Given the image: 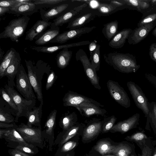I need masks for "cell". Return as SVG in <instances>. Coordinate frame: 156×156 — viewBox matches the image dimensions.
I'll return each mask as SVG.
<instances>
[{
    "label": "cell",
    "instance_id": "484cf974",
    "mask_svg": "<svg viewBox=\"0 0 156 156\" xmlns=\"http://www.w3.org/2000/svg\"><path fill=\"white\" fill-rule=\"evenodd\" d=\"M77 119V115L75 112L70 113L68 111L60 118L59 125L64 130L66 131L76 123Z\"/></svg>",
    "mask_w": 156,
    "mask_h": 156
},
{
    "label": "cell",
    "instance_id": "9a60e30c",
    "mask_svg": "<svg viewBox=\"0 0 156 156\" xmlns=\"http://www.w3.org/2000/svg\"><path fill=\"white\" fill-rule=\"evenodd\" d=\"M140 114L136 113L128 119L120 121L114 125L110 130L113 132H118L122 133L136 128L139 124Z\"/></svg>",
    "mask_w": 156,
    "mask_h": 156
},
{
    "label": "cell",
    "instance_id": "ba28073f",
    "mask_svg": "<svg viewBox=\"0 0 156 156\" xmlns=\"http://www.w3.org/2000/svg\"><path fill=\"white\" fill-rule=\"evenodd\" d=\"M101 16L100 13L97 9L87 6L68 23L66 28L71 30L84 27L95 18Z\"/></svg>",
    "mask_w": 156,
    "mask_h": 156
},
{
    "label": "cell",
    "instance_id": "f1b7e54d",
    "mask_svg": "<svg viewBox=\"0 0 156 156\" xmlns=\"http://www.w3.org/2000/svg\"><path fill=\"white\" fill-rule=\"evenodd\" d=\"M126 140L135 142L140 149L149 140L151 139L148 137L143 130L136 132L131 135L127 136Z\"/></svg>",
    "mask_w": 156,
    "mask_h": 156
},
{
    "label": "cell",
    "instance_id": "8d00e7d4",
    "mask_svg": "<svg viewBox=\"0 0 156 156\" xmlns=\"http://www.w3.org/2000/svg\"><path fill=\"white\" fill-rule=\"evenodd\" d=\"M123 2L128 6L136 8L140 11L145 10L150 7V0H122Z\"/></svg>",
    "mask_w": 156,
    "mask_h": 156
},
{
    "label": "cell",
    "instance_id": "816d5d0a",
    "mask_svg": "<svg viewBox=\"0 0 156 156\" xmlns=\"http://www.w3.org/2000/svg\"><path fill=\"white\" fill-rule=\"evenodd\" d=\"M8 152L11 156H30L26 153L16 149L10 150Z\"/></svg>",
    "mask_w": 156,
    "mask_h": 156
},
{
    "label": "cell",
    "instance_id": "03108f58",
    "mask_svg": "<svg viewBox=\"0 0 156 156\" xmlns=\"http://www.w3.org/2000/svg\"><path fill=\"white\" fill-rule=\"evenodd\" d=\"M66 156H70V155H69V154H67Z\"/></svg>",
    "mask_w": 156,
    "mask_h": 156
},
{
    "label": "cell",
    "instance_id": "83f0119b",
    "mask_svg": "<svg viewBox=\"0 0 156 156\" xmlns=\"http://www.w3.org/2000/svg\"><path fill=\"white\" fill-rule=\"evenodd\" d=\"M59 27L51 28L44 32L35 42L37 45H44L50 42L54 38L59 34Z\"/></svg>",
    "mask_w": 156,
    "mask_h": 156
},
{
    "label": "cell",
    "instance_id": "f546056e",
    "mask_svg": "<svg viewBox=\"0 0 156 156\" xmlns=\"http://www.w3.org/2000/svg\"><path fill=\"white\" fill-rule=\"evenodd\" d=\"M72 53V51L69 50L68 48L64 49L60 51L56 56L58 67L60 69L66 67L69 64Z\"/></svg>",
    "mask_w": 156,
    "mask_h": 156
},
{
    "label": "cell",
    "instance_id": "db71d44e",
    "mask_svg": "<svg viewBox=\"0 0 156 156\" xmlns=\"http://www.w3.org/2000/svg\"><path fill=\"white\" fill-rule=\"evenodd\" d=\"M16 125L15 123H6L0 122V128H11L15 127Z\"/></svg>",
    "mask_w": 156,
    "mask_h": 156
},
{
    "label": "cell",
    "instance_id": "d590c367",
    "mask_svg": "<svg viewBox=\"0 0 156 156\" xmlns=\"http://www.w3.org/2000/svg\"><path fill=\"white\" fill-rule=\"evenodd\" d=\"M67 0H32L39 9L44 8H52L60 4L66 3Z\"/></svg>",
    "mask_w": 156,
    "mask_h": 156
},
{
    "label": "cell",
    "instance_id": "681fc988",
    "mask_svg": "<svg viewBox=\"0 0 156 156\" xmlns=\"http://www.w3.org/2000/svg\"><path fill=\"white\" fill-rule=\"evenodd\" d=\"M15 149L26 153L31 154H35L34 151L32 149L33 148L27 146L19 144L16 147Z\"/></svg>",
    "mask_w": 156,
    "mask_h": 156
},
{
    "label": "cell",
    "instance_id": "74e56055",
    "mask_svg": "<svg viewBox=\"0 0 156 156\" xmlns=\"http://www.w3.org/2000/svg\"><path fill=\"white\" fill-rule=\"evenodd\" d=\"M57 111L54 109L51 111L48 115L45 123L44 128L48 134L51 135L53 132L56 124Z\"/></svg>",
    "mask_w": 156,
    "mask_h": 156
},
{
    "label": "cell",
    "instance_id": "e575fe53",
    "mask_svg": "<svg viewBox=\"0 0 156 156\" xmlns=\"http://www.w3.org/2000/svg\"><path fill=\"white\" fill-rule=\"evenodd\" d=\"M124 9L117 7L111 3H100L97 9L101 16L110 15L119 10Z\"/></svg>",
    "mask_w": 156,
    "mask_h": 156
},
{
    "label": "cell",
    "instance_id": "6125c7cd",
    "mask_svg": "<svg viewBox=\"0 0 156 156\" xmlns=\"http://www.w3.org/2000/svg\"><path fill=\"white\" fill-rule=\"evenodd\" d=\"M150 2L151 4L154 5L156 4V0H150Z\"/></svg>",
    "mask_w": 156,
    "mask_h": 156
},
{
    "label": "cell",
    "instance_id": "44dd1931",
    "mask_svg": "<svg viewBox=\"0 0 156 156\" xmlns=\"http://www.w3.org/2000/svg\"><path fill=\"white\" fill-rule=\"evenodd\" d=\"M90 42V41H85L59 45L51 46H33L30 47L32 49L37 52L52 53L62 49L88 45L89 44Z\"/></svg>",
    "mask_w": 156,
    "mask_h": 156
},
{
    "label": "cell",
    "instance_id": "2e32d148",
    "mask_svg": "<svg viewBox=\"0 0 156 156\" xmlns=\"http://www.w3.org/2000/svg\"><path fill=\"white\" fill-rule=\"evenodd\" d=\"M21 58L19 53L13 58L9 66L5 70L4 77L8 78V86L14 87H16L14 79L16 76L19 66L21 64Z\"/></svg>",
    "mask_w": 156,
    "mask_h": 156
},
{
    "label": "cell",
    "instance_id": "f6af8a7d",
    "mask_svg": "<svg viewBox=\"0 0 156 156\" xmlns=\"http://www.w3.org/2000/svg\"><path fill=\"white\" fill-rule=\"evenodd\" d=\"M156 21V13L148 15L141 20L138 23L137 27L148 24Z\"/></svg>",
    "mask_w": 156,
    "mask_h": 156
},
{
    "label": "cell",
    "instance_id": "11a10c76",
    "mask_svg": "<svg viewBox=\"0 0 156 156\" xmlns=\"http://www.w3.org/2000/svg\"><path fill=\"white\" fill-rule=\"evenodd\" d=\"M98 44L94 41H91L89 44V50L90 54L94 51L96 48Z\"/></svg>",
    "mask_w": 156,
    "mask_h": 156
},
{
    "label": "cell",
    "instance_id": "5b68a950",
    "mask_svg": "<svg viewBox=\"0 0 156 156\" xmlns=\"http://www.w3.org/2000/svg\"><path fill=\"white\" fill-rule=\"evenodd\" d=\"M16 87L23 97L28 100H36L37 98L33 92L28 75L21 64L16 75Z\"/></svg>",
    "mask_w": 156,
    "mask_h": 156
},
{
    "label": "cell",
    "instance_id": "ee69618b",
    "mask_svg": "<svg viewBox=\"0 0 156 156\" xmlns=\"http://www.w3.org/2000/svg\"><path fill=\"white\" fill-rule=\"evenodd\" d=\"M116 120L117 118L114 115L105 118L103 120L102 128L103 132L105 133L110 130L114 126Z\"/></svg>",
    "mask_w": 156,
    "mask_h": 156
},
{
    "label": "cell",
    "instance_id": "cb8c5ba5",
    "mask_svg": "<svg viewBox=\"0 0 156 156\" xmlns=\"http://www.w3.org/2000/svg\"><path fill=\"white\" fill-rule=\"evenodd\" d=\"M42 107V105L40 104L39 107H34L32 110L28 113L26 118L27 120V125L28 126L32 127L33 125H34L41 126Z\"/></svg>",
    "mask_w": 156,
    "mask_h": 156
},
{
    "label": "cell",
    "instance_id": "ac0fdd59",
    "mask_svg": "<svg viewBox=\"0 0 156 156\" xmlns=\"http://www.w3.org/2000/svg\"><path fill=\"white\" fill-rule=\"evenodd\" d=\"M39 9L34 3H19L9 9L8 13L19 16L20 15L28 16L37 12Z\"/></svg>",
    "mask_w": 156,
    "mask_h": 156
},
{
    "label": "cell",
    "instance_id": "603a6c76",
    "mask_svg": "<svg viewBox=\"0 0 156 156\" xmlns=\"http://www.w3.org/2000/svg\"><path fill=\"white\" fill-rule=\"evenodd\" d=\"M100 120L98 119H94V121L84 129L83 136V140H87L91 139L100 132L103 120Z\"/></svg>",
    "mask_w": 156,
    "mask_h": 156
},
{
    "label": "cell",
    "instance_id": "d4e9b609",
    "mask_svg": "<svg viewBox=\"0 0 156 156\" xmlns=\"http://www.w3.org/2000/svg\"><path fill=\"white\" fill-rule=\"evenodd\" d=\"M148 108L149 114L146 118L145 128L151 131V128L156 137V102L154 101L149 102Z\"/></svg>",
    "mask_w": 156,
    "mask_h": 156
},
{
    "label": "cell",
    "instance_id": "f5cc1de1",
    "mask_svg": "<svg viewBox=\"0 0 156 156\" xmlns=\"http://www.w3.org/2000/svg\"><path fill=\"white\" fill-rule=\"evenodd\" d=\"M145 76L147 80L156 87V77L149 74H146Z\"/></svg>",
    "mask_w": 156,
    "mask_h": 156
},
{
    "label": "cell",
    "instance_id": "94428289",
    "mask_svg": "<svg viewBox=\"0 0 156 156\" xmlns=\"http://www.w3.org/2000/svg\"><path fill=\"white\" fill-rule=\"evenodd\" d=\"M153 34L156 37V27L154 29L152 32Z\"/></svg>",
    "mask_w": 156,
    "mask_h": 156
},
{
    "label": "cell",
    "instance_id": "7402d4cb",
    "mask_svg": "<svg viewBox=\"0 0 156 156\" xmlns=\"http://www.w3.org/2000/svg\"><path fill=\"white\" fill-rule=\"evenodd\" d=\"M133 31L130 28L124 29L118 32L110 40L109 46L114 48L119 49L123 47Z\"/></svg>",
    "mask_w": 156,
    "mask_h": 156
},
{
    "label": "cell",
    "instance_id": "9c48e42d",
    "mask_svg": "<svg viewBox=\"0 0 156 156\" xmlns=\"http://www.w3.org/2000/svg\"><path fill=\"white\" fill-rule=\"evenodd\" d=\"M15 128L27 143L32 145L42 144L41 126L38 128L30 127L23 123H21L19 126L16 125Z\"/></svg>",
    "mask_w": 156,
    "mask_h": 156
},
{
    "label": "cell",
    "instance_id": "91938a15",
    "mask_svg": "<svg viewBox=\"0 0 156 156\" xmlns=\"http://www.w3.org/2000/svg\"><path fill=\"white\" fill-rule=\"evenodd\" d=\"M5 129H1L0 130V138L1 139L2 138V137L3 136L4 133L5 132Z\"/></svg>",
    "mask_w": 156,
    "mask_h": 156
},
{
    "label": "cell",
    "instance_id": "6da1fadb",
    "mask_svg": "<svg viewBox=\"0 0 156 156\" xmlns=\"http://www.w3.org/2000/svg\"><path fill=\"white\" fill-rule=\"evenodd\" d=\"M103 56L108 65L122 73H135L140 67L135 57L129 53L114 52L105 54Z\"/></svg>",
    "mask_w": 156,
    "mask_h": 156
},
{
    "label": "cell",
    "instance_id": "bcb514c9",
    "mask_svg": "<svg viewBox=\"0 0 156 156\" xmlns=\"http://www.w3.org/2000/svg\"><path fill=\"white\" fill-rule=\"evenodd\" d=\"M45 86L46 90H49L52 86L57 77L54 72L51 70L50 71Z\"/></svg>",
    "mask_w": 156,
    "mask_h": 156
},
{
    "label": "cell",
    "instance_id": "7bdbcfd3",
    "mask_svg": "<svg viewBox=\"0 0 156 156\" xmlns=\"http://www.w3.org/2000/svg\"><path fill=\"white\" fill-rule=\"evenodd\" d=\"M141 154H138V156H152L154 146L151 139L148 141L141 149Z\"/></svg>",
    "mask_w": 156,
    "mask_h": 156
},
{
    "label": "cell",
    "instance_id": "d6986e66",
    "mask_svg": "<svg viewBox=\"0 0 156 156\" xmlns=\"http://www.w3.org/2000/svg\"><path fill=\"white\" fill-rule=\"evenodd\" d=\"M52 23L42 20H37L27 31L25 40L32 41L35 39H37L48 27L51 26Z\"/></svg>",
    "mask_w": 156,
    "mask_h": 156
},
{
    "label": "cell",
    "instance_id": "ab89813d",
    "mask_svg": "<svg viewBox=\"0 0 156 156\" xmlns=\"http://www.w3.org/2000/svg\"><path fill=\"white\" fill-rule=\"evenodd\" d=\"M83 126V124L82 123H76L74 126L66 131L61 141L60 145L61 146L62 145L75 135Z\"/></svg>",
    "mask_w": 156,
    "mask_h": 156
},
{
    "label": "cell",
    "instance_id": "1f68e13d",
    "mask_svg": "<svg viewBox=\"0 0 156 156\" xmlns=\"http://www.w3.org/2000/svg\"><path fill=\"white\" fill-rule=\"evenodd\" d=\"M14 112H15L10 106L7 107L1 102L0 122L6 123H15V118L12 115Z\"/></svg>",
    "mask_w": 156,
    "mask_h": 156
},
{
    "label": "cell",
    "instance_id": "b9f144b4",
    "mask_svg": "<svg viewBox=\"0 0 156 156\" xmlns=\"http://www.w3.org/2000/svg\"><path fill=\"white\" fill-rule=\"evenodd\" d=\"M0 93L2 98L9 105L16 115L18 112V108L13 100L4 88H1Z\"/></svg>",
    "mask_w": 156,
    "mask_h": 156
},
{
    "label": "cell",
    "instance_id": "e7e4bbea",
    "mask_svg": "<svg viewBox=\"0 0 156 156\" xmlns=\"http://www.w3.org/2000/svg\"><path fill=\"white\" fill-rule=\"evenodd\" d=\"M104 156H115L110 155H105Z\"/></svg>",
    "mask_w": 156,
    "mask_h": 156
},
{
    "label": "cell",
    "instance_id": "52a82bcc",
    "mask_svg": "<svg viewBox=\"0 0 156 156\" xmlns=\"http://www.w3.org/2000/svg\"><path fill=\"white\" fill-rule=\"evenodd\" d=\"M127 86L136 106L143 112L147 118L149 114V102L144 94L140 87L133 81L128 82Z\"/></svg>",
    "mask_w": 156,
    "mask_h": 156
},
{
    "label": "cell",
    "instance_id": "836d02e7",
    "mask_svg": "<svg viewBox=\"0 0 156 156\" xmlns=\"http://www.w3.org/2000/svg\"><path fill=\"white\" fill-rule=\"evenodd\" d=\"M17 52L13 48H11L6 52L3 57L0 65V78L4 77V72L10 64L13 58L16 55Z\"/></svg>",
    "mask_w": 156,
    "mask_h": 156
},
{
    "label": "cell",
    "instance_id": "7c38bea8",
    "mask_svg": "<svg viewBox=\"0 0 156 156\" xmlns=\"http://www.w3.org/2000/svg\"><path fill=\"white\" fill-rule=\"evenodd\" d=\"M96 28V27L93 26L69 30L59 34L49 43H64L69 40L79 37L84 34H88Z\"/></svg>",
    "mask_w": 156,
    "mask_h": 156
},
{
    "label": "cell",
    "instance_id": "8fae6325",
    "mask_svg": "<svg viewBox=\"0 0 156 156\" xmlns=\"http://www.w3.org/2000/svg\"><path fill=\"white\" fill-rule=\"evenodd\" d=\"M64 106H72L76 107L81 104L87 102L94 104L99 107L104 106L97 101L76 92L69 90L66 93L63 99Z\"/></svg>",
    "mask_w": 156,
    "mask_h": 156
},
{
    "label": "cell",
    "instance_id": "ffe728a7",
    "mask_svg": "<svg viewBox=\"0 0 156 156\" xmlns=\"http://www.w3.org/2000/svg\"><path fill=\"white\" fill-rule=\"evenodd\" d=\"M75 108L81 115L87 117L95 115L104 116L107 113V111L105 109L101 108L93 104L87 102L81 103Z\"/></svg>",
    "mask_w": 156,
    "mask_h": 156
},
{
    "label": "cell",
    "instance_id": "60d3db41",
    "mask_svg": "<svg viewBox=\"0 0 156 156\" xmlns=\"http://www.w3.org/2000/svg\"><path fill=\"white\" fill-rule=\"evenodd\" d=\"M100 45L97 44L96 49L90 54L89 60L93 67L97 71H99L100 65Z\"/></svg>",
    "mask_w": 156,
    "mask_h": 156
},
{
    "label": "cell",
    "instance_id": "7a4b0ae2",
    "mask_svg": "<svg viewBox=\"0 0 156 156\" xmlns=\"http://www.w3.org/2000/svg\"><path fill=\"white\" fill-rule=\"evenodd\" d=\"M25 61L30 84L37 95V98L40 102V104L43 105L42 80L45 73L48 75L51 70L46 67L34 66L30 61Z\"/></svg>",
    "mask_w": 156,
    "mask_h": 156
},
{
    "label": "cell",
    "instance_id": "3957f363",
    "mask_svg": "<svg viewBox=\"0 0 156 156\" xmlns=\"http://www.w3.org/2000/svg\"><path fill=\"white\" fill-rule=\"evenodd\" d=\"M30 20L29 17L24 16L12 20L0 34V39L9 38L12 41L18 42L19 38L24 34Z\"/></svg>",
    "mask_w": 156,
    "mask_h": 156
},
{
    "label": "cell",
    "instance_id": "d6a6232c",
    "mask_svg": "<svg viewBox=\"0 0 156 156\" xmlns=\"http://www.w3.org/2000/svg\"><path fill=\"white\" fill-rule=\"evenodd\" d=\"M118 23V21L115 20L104 25L102 32L108 41H110L117 33Z\"/></svg>",
    "mask_w": 156,
    "mask_h": 156
},
{
    "label": "cell",
    "instance_id": "9f6ffc18",
    "mask_svg": "<svg viewBox=\"0 0 156 156\" xmlns=\"http://www.w3.org/2000/svg\"><path fill=\"white\" fill-rule=\"evenodd\" d=\"M9 9L8 7L0 6V16L4 15L5 13H8Z\"/></svg>",
    "mask_w": 156,
    "mask_h": 156
},
{
    "label": "cell",
    "instance_id": "e0dca14e",
    "mask_svg": "<svg viewBox=\"0 0 156 156\" xmlns=\"http://www.w3.org/2000/svg\"><path fill=\"white\" fill-rule=\"evenodd\" d=\"M70 5L69 3L66 2L51 8L47 10L41 9V18L43 20L49 21L51 19L58 17L68 11L67 10Z\"/></svg>",
    "mask_w": 156,
    "mask_h": 156
},
{
    "label": "cell",
    "instance_id": "4316f807",
    "mask_svg": "<svg viewBox=\"0 0 156 156\" xmlns=\"http://www.w3.org/2000/svg\"><path fill=\"white\" fill-rule=\"evenodd\" d=\"M16 126L10 129H5L3 136H5L7 139L11 141L18 143L19 144L34 148V145L27 143L24 140L20 133L16 129Z\"/></svg>",
    "mask_w": 156,
    "mask_h": 156
},
{
    "label": "cell",
    "instance_id": "c3c4849f",
    "mask_svg": "<svg viewBox=\"0 0 156 156\" xmlns=\"http://www.w3.org/2000/svg\"><path fill=\"white\" fill-rule=\"evenodd\" d=\"M76 145V143L73 141L66 142L62 147L61 152H65L69 151L74 148Z\"/></svg>",
    "mask_w": 156,
    "mask_h": 156
},
{
    "label": "cell",
    "instance_id": "f907efd6",
    "mask_svg": "<svg viewBox=\"0 0 156 156\" xmlns=\"http://www.w3.org/2000/svg\"><path fill=\"white\" fill-rule=\"evenodd\" d=\"M149 55L151 58L156 63V43L152 44L149 49Z\"/></svg>",
    "mask_w": 156,
    "mask_h": 156
},
{
    "label": "cell",
    "instance_id": "4dcf8cb0",
    "mask_svg": "<svg viewBox=\"0 0 156 156\" xmlns=\"http://www.w3.org/2000/svg\"><path fill=\"white\" fill-rule=\"evenodd\" d=\"M135 148L133 144L122 143L115 146L112 153L117 156H130L135 151Z\"/></svg>",
    "mask_w": 156,
    "mask_h": 156
},
{
    "label": "cell",
    "instance_id": "f35d334b",
    "mask_svg": "<svg viewBox=\"0 0 156 156\" xmlns=\"http://www.w3.org/2000/svg\"><path fill=\"white\" fill-rule=\"evenodd\" d=\"M115 147L107 141L102 140L98 142L94 149L101 154L104 155L112 153Z\"/></svg>",
    "mask_w": 156,
    "mask_h": 156
},
{
    "label": "cell",
    "instance_id": "be15d7a7",
    "mask_svg": "<svg viewBox=\"0 0 156 156\" xmlns=\"http://www.w3.org/2000/svg\"><path fill=\"white\" fill-rule=\"evenodd\" d=\"M130 156H138L137 155L135 152H133V153H132L130 155Z\"/></svg>",
    "mask_w": 156,
    "mask_h": 156
},
{
    "label": "cell",
    "instance_id": "4fadbf2b",
    "mask_svg": "<svg viewBox=\"0 0 156 156\" xmlns=\"http://www.w3.org/2000/svg\"><path fill=\"white\" fill-rule=\"evenodd\" d=\"M87 5V3H84L56 18L53 20L50 26L51 28H54L61 26L64 24L69 23L86 8Z\"/></svg>",
    "mask_w": 156,
    "mask_h": 156
},
{
    "label": "cell",
    "instance_id": "277c9868",
    "mask_svg": "<svg viewBox=\"0 0 156 156\" xmlns=\"http://www.w3.org/2000/svg\"><path fill=\"white\" fill-rule=\"evenodd\" d=\"M4 88L13 100L18 108V112L15 117V122H18L20 117L24 116L27 118L28 113L35 107L36 100H28L25 99L14 87L8 86L7 84L4 86Z\"/></svg>",
    "mask_w": 156,
    "mask_h": 156
},
{
    "label": "cell",
    "instance_id": "680465c9",
    "mask_svg": "<svg viewBox=\"0 0 156 156\" xmlns=\"http://www.w3.org/2000/svg\"><path fill=\"white\" fill-rule=\"evenodd\" d=\"M19 3H32V0H17Z\"/></svg>",
    "mask_w": 156,
    "mask_h": 156
},
{
    "label": "cell",
    "instance_id": "6f0895ef",
    "mask_svg": "<svg viewBox=\"0 0 156 156\" xmlns=\"http://www.w3.org/2000/svg\"><path fill=\"white\" fill-rule=\"evenodd\" d=\"M152 143L154 146V151L152 156H156V140L152 141Z\"/></svg>",
    "mask_w": 156,
    "mask_h": 156
},
{
    "label": "cell",
    "instance_id": "5bb4252c",
    "mask_svg": "<svg viewBox=\"0 0 156 156\" xmlns=\"http://www.w3.org/2000/svg\"><path fill=\"white\" fill-rule=\"evenodd\" d=\"M156 25V21L138 27L133 30L128 39V43L129 44H135L140 42L147 37Z\"/></svg>",
    "mask_w": 156,
    "mask_h": 156
},
{
    "label": "cell",
    "instance_id": "30bf717a",
    "mask_svg": "<svg viewBox=\"0 0 156 156\" xmlns=\"http://www.w3.org/2000/svg\"><path fill=\"white\" fill-rule=\"evenodd\" d=\"M107 86L110 95L116 102L126 108L130 107V99L126 92L118 82L109 80L107 83Z\"/></svg>",
    "mask_w": 156,
    "mask_h": 156
},
{
    "label": "cell",
    "instance_id": "8992f818",
    "mask_svg": "<svg viewBox=\"0 0 156 156\" xmlns=\"http://www.w3.org/2000/svg\"><path fill=\"white\" fill-rule=\"evenodd\" d=\"M76 59L77 61H80L82 63L85 74L91 84L95 89L100 90L101 87L99 84V78L83 49L80 48L78 50L76 53Z\"/></svg>",
    "mask_w": 156,
    "mask_h": 156
},
{
    "label": "cell",
    "instance_id": "7dc6e473",
    "mask_svg": "<svg viewBox=\"0 0 156 156\" xmlns=\"http://www.w3.org/2000/svg\"><path fill=\"white\" fill-rule=\"evenodd\" d=\"M18 3L17 0H1L0 6L7 7L10 9Z\"/></svg>",
    "mask_w": 156,
    "mask_h": 156
}]
</instances>
